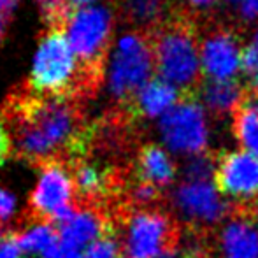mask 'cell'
<instances>
[{"label":"cell","mask_w":258,"mask_h":258,"mask_svg":"<svg viewBox=\"0 0 258 258\" xmlns=\"http://www.w3.org/2000/svg\"><path fill=\"white\" fill-rule=\"evenodd\" d=\"M137 174L141 181L155 186H165L176 177V165L165 150L156 144H146L137 158Z\"/></svg>","instance_id":"obj_16"},{"label":"cell","mask_w":258,"mask_h":258,"mask_svg":"<svg viewBox=\"0 0 258 258\" xmlns=\"http://www.w3.org/2000/svg\"><path fill=\"white\" fill-rule=\"evenodd\" d=\"M63 32L85 74L95 85L102 74L104 58L112 32V11L105 6H90L69 14Z\"/></svg>","instance_id":"obj_5"},{"label":"cell","mask_w":258,"mask_h":258,"mask_svg":"<svg viewBox=\"0 0 258 258\" xmlns=\"http://www.w3.org/2000/svg\"><path fill=\"white\" fill-rule=\"evenodd\" d=\"M239 13L244 20H255L258 16V0H242L239 4Z\"/></svg>","instance_id":"obj_30"},{"label":"cell","mask_w":258,"mask_h":258,"mask_svg":"<svg viewBox=\"0 0 258 258\" xmlns=\"http://www.w3.org/2000/svg\"><path fill=\"white\" fill-rule=\"evenodd\" d=\"M121 255V246L112 235L105 234L102 239L92 244L85 251L83 258H119Z\"/></svg>","instance_id":"obj_25"},{"label":"cell","mask_w":258,"mask_h":258,"mask_svg":"<svg viewBox=\"0 0 258 258\" xmlns=\"http://www.w3.org/2000/svg\"><path fill=\"white\" fill-rule=\"evenodd\" d=\"M35 2L41 6L42 13L51 27H63L71 14L69 0H35Z\"/></svg>","instance_id":"obj_24"},{"label":"cell","mask_w":258,"mask_h":258,"mask_svg":"<svg viewBox=\"0 0 258 258\" xmlns=\"http://www.w3.org/2000/svg\"><path fill=\"white\" fill-rule=\"evenodd\" d=\"M95 2H99V0H69V9H71V13H74L83 7L95 6Z\"/></svg>","instance_id":"obj_32"},{"label":"cell","mask_w":258,"mask_h":258,"mask_svg":"<svg viewBox=\"0 0 258 258\" xmlns=\"http://www.w3.org/2000/svg\"><path fill=\"white\" fill-rule=\"evenodd\" d=\"M242 71L248 79V88L258 99V30L242 51Z\"/></svg>","instance_id":"obj_21"},{"label":"cell","mask_w":258,"mask_h":258,"mask_svg":"<svg viewBox=\"0 0 258 258\" xmlns=\"http://www.w3.org/2000/svg\"><path fill=\"white\" fill-rule=\"evenodd\" d=\"M169 0H121V7L128 21L139 27H156L163 23Z\"/></svg>","instance_id":"obj_20"},{"label":"cell","mask_w":258,"mask_h":258,"mask_svg":"<svg viewBox=\"0 0 258 258\" xmlns=\"http://www.w3.org/2000/svg\"><path fill=\"white\" fill-rule=\"evenodd\" d=\"M221 251L225 258H258V227L249 220V213L239 211L225 227Z\"/></svg>","instance_id":"obj_14"},{"label":"cell","mask_w":258,"mask_h":258,"mask_svg":"<svg viewBox=\"0 0 258 258\" xmlns=\"http://www.w3.org/2000/svg\"><path fill=\"white\" fill-rule=\"evenodd\" d=\"M93 83L85 74L61 27H51L41 39L32 63L28 88L39 97H72Z\"/></svg>","instance_id":"obj_2"},{"label":"cell","mask_w":258,"mask_h":258,"mask_svg":"<svg viewBox=\"0 0 258 258\" xmlns=\"http://www.w3.org/2000/svg\"><path fill=\"white\" fill-rule=\"evenodd\" d=\"M242 51L244 48L230 28L209 32L201 48L202 72L211 81H230L242 69Z\"/></svg>","instance_id":"obj_11"},{"label":"cell","mask_w":258,"mask_h":258,"mask_svg":"<svg viewBox=\"0 0 258 258\" xmlns=\"http://www.w3.org/2000/svg\"><path fill=\"white\" fill-rule=\"evenodd\" d=\"M13 137H11V130L4 119H0V165L4 160L9 156L11 150H13Z\"/></svg>","instance_id":"obj_29"},{"label":"cell","mask_w":258,"mask_h":258,"mask_svg":"<svg viewBox=\"0 0 258 258\" xmlns=\"http://www.w3.org/2000/svg\"><path fill=\"white\" fill-rule=\"evenodd\" d=\"M202 99L207 107L216 114L235 112L237 107L244 102V92L239 83L230 81H207L202 88Z\"/></svg>","instance_id":"obj_17"},{"label":"cell","mask_w":258,"mask_h":258,"mask_svg":"<svg viewBox=\"0 0 258 258\" xmlns=\"http://www.w3.org/2000/svg\"><path fill=\"white\" fill-rule=\"evenodd\" d=\"M72 174H74L76 190L85 199L95 201L109 191L111 186L109 170L97 165L95 162H79Z\"/></svg>","instance_id":"obj_19"},{"label":"cell","mask_w":258,"mask_h":258,"mask_svg":"<svg viewBox=\"0 0 258 258\" xmlns=\"http://www.w3.org/2000/svg\"><path fill=\"white\" fill-rule=\"evenodd\" d=\"M6 114L14 150L30 162H51L81 143V111L74 97H13Z\"/></svg>","instance_id":"obj_1"},{"label":"cell","mask_w":258,"mask_h":258,"mask_svg":"<svg viewBox=\"0 0 258 258\" xmlns=\"http://www.w3.org/2000/svg\"><path fill=\"white\" fill-rule=\"evenodd\" d=\"M228 2H237V4H241L242 0H228Z\"/></svg>","instance_id":"obj_34"},{"label":"cell","mask_w":258,"mask_h":258,"mask_svg":"<svg viewBox=\"0 0 258 258\" xmlns=\"http://www.w3.org/2000/svg\"><path fill=\"white\" fill-rule=\"evenodd\" d=\"M74 174L61 162L51 160L41 165L37 179L28 197V206L37 220L61 221L71 211L76 201Z\"/></svg>","instance_id":"obj_8"},{"label":"cell","mask_w":258,"mask_h":258,"mask_svg":"<svg viewBox=\"0 0 258 258\" xmlns=\"http://www.w3.org/2000/svg\"><path fill=\"white\" fill-rule=\"evenodd\" d=\"M21 251L34 258H54L60 242L58 230L46 220H35L23 227L16 237Z\"/></svg>","instance_id":"obj_15"},{"label":"cell","mask_w":258,"mask_h":258,"mask_svg":"<svg viewBox=\"0 0 258 258\" xmlns=\"http://www.w3.org/2000/svg\"><path fill=\"white\" fill-rule=\"evenodd\" d=\"M60 223L58 249L54 258H83L85 251L107 234V221L93 207H76Z\"/></svg>","instance_id":"obj_10"},{"label":"cell","mask_w":258,"mask_h":258,"mask_svg":"<svg viewBox=\"0 0 258 258\" xmlns=\"http://www.w3.org/2000/svg\"><path fill=\"white\" fill-rule=\"evenodd\" d=\"M160 134L170 151L201 155L207 146V121L195 93H184L172 109L160 118Z\"/></svg>","instance_id":"obj_7"},{"label":"cell","mask_w":258,"mask_h":258,"mask_svg":"<svg viewBox=\"0 0 258 258\" xmlns=\"http://www.w3.org/2000/svg\"><path fill=\"white\" fill-rule=\"evenodd\" d=\"M156 69L153 37L146 32H128L116 42L109 60L107 90L112 99L128 105Z\"/></svg>","instance_id":"obj_4"},{"label":"cell","mask_w":258,"mask_h":258,"mask_svg":"<svg viewBox=\"0 0 258 258\" xmlns=\"http://www.w3.org/2000/svg\"><path fill=\"white\" fill-rule=\"evenodd\" d=\"M156 258H191V256L186 253V249H177L176 246V248H170L167 251H163L162 255H158Z\"/></svg>","instance_id":"obj_31"},{"label":"cell","mask_w":258,"mask_h":258,"mask_svg":"<svg viewBox=\"0 0 258 258\" xmlns=\"http://www.w3.org/2000/svg\"><path fill=\"white\" fill-rule=\"evenodd\" d=\"M209 181H184L174 191V206L194 223L213 225L227 216L228 206Z\"/></svg>","instance_id":"obj_12"},{"label":"cell","mask_w":258,"mask_h":258,"mask_svg":"<svg viewBox=\"0 0 258 258\" xmlns=\"http://www.w3.org/2000/svg\"><path fill=\"white\" fill-rule=\"evenodd\" d=\"M214 172H216V163L213 156H207L204 153L194 155V158L186 163V169H184L188 181H209Z\"/></svg>","instance_id":"obj_22"},{"label":"cell","mask_w":258,"mask_h":258,"mask_svg":"<svg viewBox=\"0 0 258 258\" xmlns=\"http://www.w3.org/2000/svg\"><path fill=\"white\" fill-rule=\"evenodd\" d=\"M151 37L160 78L184 93H195L202 67L195 25L184 16H174L163 21Z\"/></svg>","instance_id":"obj_3"},{"label":"cell","mask_w":258,"mask_h":258,"mask_svg":"<svg viewBox=\"0 0 258 258\" xmlns=\"http://www.w3.org/2000/svg\"><path fill=\"white\" fill-rule=\"evenodd\" d=\"M214 0H190V4L195 7H206V6H211Z\"/></svg>","instance_id":"obj_33"},{"label":"cell","mask_w":258,"mask_h":258,"mask_svg":"<svg viewBox=\"0 0 258 258\" xmlns=\"http://www.w3.org/2000/svg\"><path fill=\"white\" fill-rule=\"evenodd\" d=\"M214 181L220 194L241 202L239 209L249 211L258 199V156L248 151H230L218 158Z\"/></svg>","instance_id":"obj_9"},{"label":"cell","mask_w":258,"mask_h":258,"mask_svg":"<svg viewBox=\"0 0 258 258\" xmlns=\"http://www.w3.org/2000/svg\"><path fill=\"white\" fill-rule=\"evenodd\" d=\"M20 213V199L11 188L0 184V228L13 223Z\"/></svg>","instance_id":"obj_23"},{"label":"cell","mask_w":258,"mask_h":258,"mask_svg":"<svg viewBox=\"0 0 258 258\" xmlns=\"http://www.w3.org/2000/svg\"><path fill=\"white\" fill-rule=\"evenodd\" d=\"M179 232L165 213L156 209H137L125 220L123 244L128 258H156L176 248Z\"/></svg>","instance_id":"obj_6"},{"label":"cell","mask_w":258,"mask_h":258,"mask_svg":"<svg viewBox=\"0 0 258 258\" xmlns=\"http://www.w3.org/2000/svg\"><path fill=\"white\" fill-rule=\"evenodd\" d=\"M183 97V90H179L172 83L165 81L163 78H158L146 83L126 107L136 116L156 118V116H163L169 109H172Z\"/></svg>","instance_id":"obj_13"},{"label":"cell","mask_w":258,"mask_h":258,"mask_svg":"<svg viewBox=\"0 0 258 258\" xmlns=\"http://www.w3.org/2000/svg\"><path fill=\"white\" fill-rule=\"evenodd\" d=\"M18 7V0H0V41L7 30V23Z\"/></svg>","instance_id":"obj_28"},{"label":"cell","mask_w":258,"mask_h":258,"mask_svg":"<svg viewBox=\"0 0 258 258\" xmlns=\"http://www.w3.org/2000/svg\"><path fill=\"white\" fill-rule=\"evenodd\" d=\"M25 253L21 251L16 237H0V258H23Z\"/></svg>","instance_id":"obj_27"},{"label":"cell","mask_w":258,"mask_h":258,"mask_svg":"<svg viewBox=\"0 0 258 258\" xmlns=\"http://www.w3.org/2000/svg\"><path fill=\"white\" fill-rule=\"evenodd\" d=\"M234 136L248 153L258 156V99H244L234 112Z\"/></svg>","instance_id":"obj_18"},{"label":"cell","mask_w":258,"mask_h":258,"mask_svg":"<svg viewBox=\"0 0 258 258\" xmlns=\"http://www.w3.org/2000/svg\"><path fill=\"white\" fill-rule=\"evenodd\" d=\"M158 199V186L151 183H146V181H141L136 183L130 190V201L132 204L139 206V207H146Z\"/></svg>","instance_id":"obj_26"}]
</instances>
